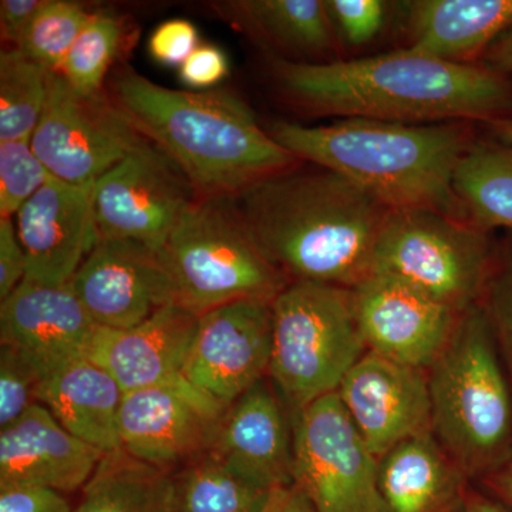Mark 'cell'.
I'll use <instances>...</instances> for the list:
<instances>
[{
    "label": "cell",
    "instance_id": "1",
    "mask_svg": "<svg viewBox=\"0 0 512 512\" xmlns=\"http://www.w3.org/2000/svg\"><path fill=\"white\" fill-rule=\"evenodd\" d=\"M272 79L312 116L403 124L468 123L510 117L512 84L485 64L451 63L414 50L366 59L306 63L275 56Z\"/></svg>",
    "mask_w": 512,
    "mask_h": 512
},
{
    "label": "cell",
    "instance_id": "2",
    "mask_svg": "<svg viewBox=\"0 0 512 512\" xmlns=\"http://www.w3.org/2000/svg\"><path fill=\"white\" fill-rule=\"evenodd\" d=\"M302 164L242 192L235 198L238 210L289 282L353 289L372 275L393 210L343 175Z\"/></svg>",
    "mask_w": 512,
    "mask_h": 512
},
{
    "label": "cell",
    "instance_id": "3",
    "mask_svg": "<svg viewBox=\"0 0 512 512\" xmlns=\"http://www.w3.org/2000/svg\"><path fill=\"white\" fill-rule=\"evenodd\" d=\"M107 93L174 161L197 198H237L302 164L259 126L254 111L235 94L167 89L127 64L111 76Z\"/></svg>",
    "mask_w": 512,
    "mask_h": 512
},
{
    "label": "cell",
    "instance_id": "4",
    "mask_svg": "<svg viewBox=\"0 0 512 512\" xmlns=\"http://www.w3.org/2000/svg\"><path fill=\"white\" fill-rule=\"evenodd\" d=\"M268 133L298 158L348 178L390 210H429L468 220L454 190L471 146L467 123L342 119L326 126L275 121Z\"/></svg>",
    "mask_w": 512,
    "mask_h": 512
},
{
    "label": "cell",
    "instance_id": "5",
    "mask_svg": "<svg viewBox=\"0 0 512 512\" xmlns=\"http://www.w3.org/2000/svg\"><path fill=\"white\" fill-rule=\"evenodd\" d=\"M431 431L470 481L512 460V386L483 305L461 313L427 370Z\"/></svg>",
    "mask_w": 512,
    "mask_h": 512
},
{
    "label": "cell",
    "instance_id": "6",
    "mask_svg": "<svg viewBox=\"0 0 512 512\" xmlns=\"http://www.w3.org/2000/svg\"><path fill=\"white\" fill-rule=\"evenodd\" d=\"M158 251L175 305L198 316L232 302H272L291 284L256 244L235 198H195Z\"/></svg>",
    "mask_w": 512,
    "mask_h": 512
},
{
    "label": "cell",
    "instance_id": "7",
    "mask_svg": "<svg viewBox=\"0 0 512 512\" xmlns=\"http://www.w3.org/2000/svg\"><path fill=\"white\" fill-rule=\"evenodd\" d=\"M366 352L350 289L291 282L272 301L268 377L292 414L338 392Z\"/></svg>",
    "mask_w": 512,
    "mask_h": 512
},
{
    "label": "cell",
    "instance_id": "8",
    "mask_svg": "<svg viewBox=\"0 0 512 512\" xmlns=\"http://www.w3.org/2000/svg\"><path fill=\"white\" fill-rule=\"evenodd\" d=\"M495 258L490 231L474 222L396 210L377 242L372 275L392 276L463 313L483 299Z\"/></svg>",
    "mask_w": 512,
    "mask_h": 512
},
{
    "label": "cell",
    "instance_id": "9",
    "mask_svg": "<svg viewBox=\"0 0 512 512\" xmlns=\"http://www.w3.org/2000/svg\"><path fill=\"white\" fill-rule=\"evenodd\" d=\"M293 485L318 512H389L379 488V458L338 393L292 414Z\"/></svg>",
    "mask_w": 512,
    "mask_h": 512
},
{
    "label": "cell",
    "instance_id": "10",
    "mask_svg": "<svg viewBox=\"0 0 512 512\" xmlns=\"http://www.w3.org/2000/svg\"><path fill=\"white\" fill-rule=\"evenodd\" d=\"M52 177L69 184H94L124 158L150 146L106 92L84 96L60 73H50L42 119L30 138Z\"/></svg>",
    "mask_w": 512,
    "mask_h": 512
},
{
    "label": "cell",
    "instance_id": "11",
    "mask_svg": "<svg viewBox=\"0 0 512 512\" xmlns=\"http://www.w3.org/2000/svg\"><path fill=\"white\" fill-rule=\"evenodd\" d=\"M195 198L180 168L150 144L94 183L97 241L124 239L160 249Z\"/></svg>",
    "mask_w": 512,
    "mask_h": 512
},
{
    "label": "cell",
    "instance_id": "12",
    "mask_svg": "<svg viewBox=\"0 0 512 512\" xmlns=\"http://www.w3.org/2000/svg\"><path fill=\"white\" fill-rule=\"evenodd\" d=\"M225 407L184 376L128 392L120 412V446L174 473L211 450Z\"/></svg>",
    "mask_w": 512,
    "mask_h": 512
},
{
    "label": "cell",
    "instance_id": "13",
    "mask_svg": "<svg viewBox=\"0 0 512 512\" xmlns=\"http://www.w3.org/2000/svg\"><path fill=\"white\" fill-rule=\"evenodd\" d=\"M272 356V302L238 301L198 316L183 376L229 404L268 377Z\"/></svg>",
    "mask_w": 512,
    "mask_h": 512
},
{
    "label": "cell",
    "instance_id": "14",
    "mask_svg": "<svg viewBox=\"0 0 512 512\" xmlns=\"http://www.w3.org/2000/svg\"><path fill=\"white\" fill-rule=\"evenodd\" d=\"M350 291L367 350L416 369L429 370L461 315L392 276H367Z\"/></svg>",
    "mask_w": 512,
    "mask_h": 512
},
{
    "label": "cell",
    "instance_id": "15",
    "mask_svg": "<svg viewBox=\"0 0 512 512\" xmlns=\"http://www.w3.org/2000/svg\"><path fill=\"white\" fill-rule=\"evenodd\" d=\"M69 285L100 328H133L175 305L160 251L124 239H99Z\"/></svg>",
    "mask_w": 512,
    "mask_h": 512
},
{
    "label": "cell",
    "instance_id": "16",
    "mask_svg": "<svg viewBox=\"0 0 512 512\" xmlns=\"http://www.w3.org/2000/svg\"><path fill=\"white\" fill-rule=\"evenodd\" d=\"M336 393L379 460L402 441L431 430L427 370L367 350Z\"/></svg>",
    "mask_w": 512,
    "mask_h": 512
},
{
    "label": "cell",
    "instance_id": "17",
    "mask_svg": "<svg viewBox=\"0 0 512 512\" xmlns=\"http://www.w3.org/2000/svg\"><path fill=\"white\" fill-rule=\"evenodd\" d=\"M94 184L50 177L16 215L26 255V278L47 286L70 284L97 244Z\"/></svg>",
    "mask_w": 512,
    "mask_h": 512
},
{
    "label": "cell",
    "instance_id": "18",
    "mask_svg": "<svg viewBox=\"0 0 512 512\" xmlns=\"http://www.w3.org/2000/svg\"><path fill=\"white\" fill-rule=\"evenodd\" d=\"M211 451L269 490L293 484L292 413L269 377L227 404Z\"/></svg>",
    "mask_w": 512,
    "mask_h": 512
},
{
    "label": "cell",
    "instance_id": "19",
    "mask_svg": "<svg viewBox=\"0 0 512 512\" xmlns=\"http://www.w3.org/2000/svg\"><path fill=\"white\" fill-rule=\"evenodd\" d=\"M104 451L64 429L43 404L0 430V487L82 490Z\"/></svg>",
    "mask_w": 512,
    "mask_h": 512
},
{
    "label": "cell",
    "instance_id": "20",
    "mask_svg": "<svg viewBox=\"0 0 512 512\" xmlns=\"http://www.w3.org/2000/svg\"><path fill=\"white\" fill-rule=\"evenodd\" d=\"M97 328L69 284L47 286L25 279L0 303V342L32 357L46 375L86 356Z\"/></svg>",
    "mask_w": 512,
    "mask_h": 512
},
{
    "label": "cell",
    "instance_id": "21",
    "mask_svg": "<svg viewBox=\"0 0 512 512\" xmlns=\"http://www.w3.org/2000/svg\"><path fill=\"white\" fill-rule=\"evenodd\" d=\"M198 315L178 305L158 309L128 329L97 328L86 357L104 367L124 392L183 376Z\"/></svg>",
    "mask_w": 512,
    "mask_h": 512
},
{
    "label": "cell",
    "instance_id": "22",
    "mask_svg": "<svg viewBox=\"0 0 512 512\" xmlns=\"http://www.w3.org/2000/svg\"><path fill=\"white\" fill-rule=\"evenodd\" d=\"M407 49L471 64L512 26V0H414L403 3Z\"/></svg>",
    "mask_w": 512,
    "mask_h": 512
},
{
    "label": "cell",
    "instance_id": "23",
    "mask_svg": "<svg viewBox=\"0 0 512 512\" xmlns=\"http://www.w3.org/2000/svg\"><path fill=\"white\" fill-rule=\"evenodd\" d=\"M470 480L433 431L417 434L379 460V488L389 512H461Z\"/></svg>",
    "mask_w": 512,
    "mask_h": 512
},
{
    "label": "cell",
    "instance_id": "24",
    "mask_svg": "<svg viewBox=\"0 0 512 512\" xmlns=\"http://www.w3.org/2000/svg\"><path fill=\"white\" fill-rule=\"evenodd\" d=\"M124 392L120 383L89 357L50 370L40 403L80 440L104 453L120 446L119 420Z\"/></svg>",
    "mask_w": 512,
    "mask_h": 512
},
{
    "label": "cell",
    "instance_id": "25",
    "mask_svg": "<svg viewBox=\"0 0 512 512\" xmlns=\"http://www.w3.org/2000/svg\"><path fill=\"white\" fill-rule=\"evenodd\" d=\"M212 9L232 26L291 55H325L336 33L325 0H231Z\"/></svg>",
    "mask_w": 512,
    "mask_h": 512
},
{
    "label": "cell",
    "instance_id": "26",
    "mask_svg": "<svg viewBox=\"0 0 512 512\" xmlns=\"http://www.w3.org/2000/svg\"><path fill=\"white\" fill-rule=\"evenodd\" d=\"M73 512H173V473L123 448L101 458Z\"/></svg>",
    "mask_w": 512,
    "mask_h": 512
},
{
    "label": "cell",
    "instance_id": "27",
    "mask_svg": "<svg viewBox=\"0 0 512 512\" xmlns=\"http://www.w3.org/2000/svg\"><path fill=\"white\" fill-rule=\"evenodd\" d=\"M454 190L478 227L512 229V144L473 141L458 164Z\"/></svg>",
    "mask_w": 512,
    "mask_h": 512
},
{
    "label": "cell",
    "instance_id": "28",
    "mask_svg": "<svg viewBox=\"0 0 512 512\" xmlns=\"http://www.w3.org/2000/svg\"><path fill=\"white\" fill-rule=\"evenodd\" d=\"M272 491L210 450L174 471L173 512H262Z\"/></svg>",
    "mask_w": 512,
    "mask_h": 512
},
{
    "label": "cell",
    "instance_id": "29",
    "mask_svg": "<svg viewBox=\"0 0 512 512\" xmlns=\"http://www.w3.org/2000/svg\"><path fill=\"white\" fill-rule=\"evenodd\" d=\"M50 73L18 47L0 53V141L32 138L45 111Z\"/></svg>",
    "mask_w": 512,
    "mask_h": 512
},
{
    "label": "cell",
    "instance_id": "30",
    "mask_svg": "<svg viewBox=\"0 0 512 512\" xmlns=\"http://www.w3.org/2000/svg\"><path fill=\"white\" fill-rule=\"evenodd\" d=\"M126 40V26L109 12L93 13L64 60L60 74L84 96L106 92L111 66L119 59Z\"/></svg>",
    "mask_w": 512,
    "mask_h": 512
},
{
    "label": "cell",
    "instance_id": "31",
    "mask_svg": "<svg viewBox=\"0 0 512 512\" xmlns=\"http://www.w3.org/2000/svg\"><path fill=\"white\" fill-rule=\"evenodd\" d=\"M92 15L93 12L77 2L46 0L18 49L49 72L60 73L70 49Z\"/></svg>",
    "mask_w": 512,
    "mask_h": 512
},
{
    "label": "cell",
    "instance_id": "32",
    "mask_svg": "<svg viewBox=\"0 0 512 512\" xmlns=\"http://www.w3.org/2000/svg\"><path fill=\"white\" fill-rule=\"evenodd\" d=\"M50 177L30 140L0 141V218H15Z\"/></svg>",
    "mask_w": 512,
    "mask_h": 512
},
{
    "label": "cell",
    "instance_id": "33",
    "mask_svg": "<svg viewBox=\"0 0 512 512\" xmlns=\"http://www.w3.org/2000/svg\"><path fill=\"white\" fill-rule=\"evenodd\" d=\"M46 372L13 346H0V429L40 403Z\"/></svg>",
    "mask_w": 512,
    "mask_h": 512
},
{
    "label": "cell",
    "instance_id": "34",
    "mask_svg": "<svg viewBox=\"0 0 512 512\" xmlns=\"http://www.w3.org/2000/svg\"><path fill=\"white\" fill-rule=\"evenodd\" d=\"M495 343L512 386V244L497 252L493 272L481 299Z\"/></svg>",
    "mask_w": 512,
    "mask_h": 512
},
{
    "label": "cell",
    "instance_id": "35",
    "mask_svg": "<svg viewBox=\"0 0 512 512\" xmlns=\"http://www.w3.org/2000/svg\"><path fill=\"white\" fill-rule=\"evenodd\" d=\"M336 36L346 45H369L382 33L389 6L382 0H326Z\"/></svg>",
    "mask_w": 512,
    "mask_h": 512
},
{
    "label": "cell",
    "instance_id": "36",
    "mask_svg": "<svg viewBox=\"0 0 512 512\" xmlns=\"http://www.w3.org/2000/svg\"><path fill=\"white\" fill-rule=\"evenodd\" d=\"M200 46L198 29L185 19H171L154 29L148 40V52L164 66H178Z\"/></svg>",
    "mask_w": 512,
    "mask_h": 512
},
{
    "label": "cell",
    "instance_id": "37",
    "mask_svg": "<svg viewBox=\"0 0 512 512\" xmlns=\"http://www.w3.org/2000/svg\"><path fill=\"white\" fill-rule=\"evenodd\" d=\"M229 73L228 57L224 50L214 45H200L180 67V80L191 89L202 90L220 84Z\"/></svg>",
    "mask_w": 512,
    "mask_h": 512
},
{
    "label": "cell",
    "instance_id": "38",
    "mask_svg": "<svg viewBox=\"0 0 512 512\" xmlns=\"http://www.w3.org/2000/svg\"><path fill=\"white\" fill-rule=\"evenodd\" d=\"M26 278V255L13 218H0V302Z\"/></svg>",
    "mask_w": 512,
    "mask_h": 512
},
{
    "label": "cell",
    "instance_id": "39",
    "mask_svg": "<svg viewBox=\"0 0 512 512\" xmlns=\"http://www.w3.org/2000/svg\"><path fill=\"white\" fill-rule=\"evenodd\" d=\"M0 512H73L57 491L39 487H0Z\"/></svg>",
    "mask_w": 512,
    "mask_h": 512
},
{
    "label": "cell",
    "instance_id": "40",
    "mask_svg": "<svg viewBox=\"0 0 512 512\" xmlns=\"http://www.w3.org/2000/svg\"><path fill=\"white\" fill-rule=\"evenodd\" d=\"M46 5V0H2L0 35L9 47H19L30 23Z\"/></svg>",
    "mask_w": 512,
    "mask_h": 512
},
{
    "label": "cell",
    "instance_id": "41",
    "mask_svg": "<svg viewBox=\"0 0 512 512\" xmlns=\"http://www.w3.org/2000/svg\"><path fill=\"white\" fill-rule=\"evenodd\" d=\"M262 512H318L309 498L296 485H285L272 491Z\"/></svg>",
    "mask_w": 512,
    "mask_h": 512
},
{
    "label": "cell",
    "instance_id": "42",
    "mask_svg": "<svg viewBox=\"0 0 512 512\" xmlns=\"http://www.w3.org/2000/svg\"><path fill=\"white\" fill-rule=\"evenodd\" d=\"M485 66L501 74L512 73V26L485 52Z\"/></svg>",
    "mask_w": 512,
    "mask_h": 512
},
{
    "label": "cell",
    "instance_id": "43",
    "mask_svg": "<svg viewBox=\"0 0 512 512\" xmlns=\"http://www.w3.org/2000/svg\"><path fill=\"white\" fill-rule=\"evenodd\" d=\"M491 495L512 511V460L481 481Z\"/></svg>",
    "mask_w": 512,
    "mask_h": 512
},
{
    "label": "cell",
    "instance_id": "44",
    "mask_svg": "<svg viewBox=\"0 0 512 512\" xmlns=\"http://www.w3.org/2000/svg\"><path fill=\"white\" fill-rule=\"evenodd\" d=\"M461 512H512L510 508L505 507L501 501L494 498L493 495H484L478 491L468 490L466 501H464L463 511Z\"/></svg>",
    "mask_w": 512,
    "mask_h": 512
},
{
    "label": "cell",
    "instance_id": "45",
    "mask_svg": "<svg viewBox=\"0 0 512 512\" xmlns=\"http://www.w3.org/2000/svg\"><path fill=\"white\" fill-rule=\"evenodd\" d=\"M488 126L491 127L495 136L500 138L501 141L512 144V116L491 121V123H488Z\"/></svg>",
    "mask_w": 512,
    "mask_h": 512
}]
</instances>
